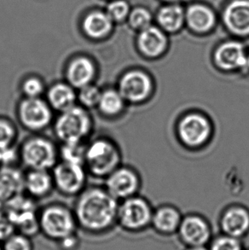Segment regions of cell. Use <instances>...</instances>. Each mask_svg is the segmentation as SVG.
I'll return each mask as SVG.
<instances>
[{"label": "cell", "mask_w": 249, "mask_h": 250, "mask_svg": "<svg viewBox=\"0 0 249 250\" xmlns=\"http://www.w3.org/2000/svg\"><path fill=\"white\" fill-rule=\"evenodd\" d=\"M118 207V201L104 187H86L73 208L78 229L91 236L109 233L117 226Z\"/></svg>", "instance_id": "obj_1"}, {"label": "cell", "mask_w": 249, "mask_h": 250, "mask_svg": "<svg viewBox=\"0 0 249 250\" xmlns=\"http://www.w3.org/2000/svg\"><path fill=\"white\" fill-rule=\"evenodd\" d=\"M52 126L56 138L61 144L86 142L93 131L94 122L88 109L76 104L66 111L58 113Z\"/></svg>", "instance_id": "obj_2"}, {"label": "cell", "mask_w": 249, "mask_h": 250, "mask_svg": "<svg viewBox=\"0 0 249 250\" xmlns=\"http://www.w3.org/2000/svg\"><path fill=\"white\" fill-rule=\"evenodd\" d=\"M121 150L111 139L98 137L86 144L84 166L95 178L105 179L121 166Z\"/></svg>", "instance_id": "obj_3"}, {"label": "cell", "mask_w": 249, "mask_h": 250, "mask_svg": "<svg viewBox=\"0 0 249 250\" xmlns=\"http://www.w3.org/2000/svg\"><path fill=\"white\" fill-rule=\"evenodd\" d=\"M39 226L41 234L54 243L78 231L74 211L61 203H51L40 209Z\"/></svg>", "instance_id": "obj_4"}, {"label": "cell", "mask_w": 249, "mask_h": 250, "mask_svg": "<svg viewBox=\"0 0 249 250\" xmlns=\"http://www.w3.org/2000/svg\"><path fill=\"white\" fill-rule=\"evenodd\" d=\"M21 163L27 170L51 171L59 162L58 147L51 139L42 135L31 136L19 148Z\"/></svg>", "instance_id": "obj_5"}, {"label": "cell", "mask_w": 249, "mask_h": 250, "mask_svg": "<svg viewBox=\"0 0 249 250\" xmlns=\"http://www.w3.org/2000/svg\"><path fill=\"white\" fill-rule=\"evenodd\" d=\"M153 212L146 200L131 196L119 202L117 226L128 233H141L150 227Z\"/></svg>", "instance_id": "obj_6"}, {"label": "cell", "mask_w": 249, "mask_h": 250, "mask_svg": "<svg viewBox=\"0 0 249 250\" xmlns=\"http://www.w3.org/2000/svg\"><path fill=\"white\" fill-rule=\"evenodd\" d=\"M10 218L16 231L27 237H35L40 232L39 211L36 200L24 193L12 200L3 208Z\"/></svg>", "instance_id": "obj_7"}, {"label": "cell", "mask_w": 249, "mask_h": 250, "mask_svg": "<svg viewBox=\"0 0 249 250\" xmlns=\"http://www.w3.org/2000/svg\"><path fill=\"white\" fill-rule=\"evenodd\" d=\"M18 122L31 132H42L52 125L54 111L42 98H22L17 107Z\"/></svg>", "instance_id": "obj_8"}, {"label": "cell", "mask_w": 249, "mask_h": 250, "mask_svg": "<svg viewBox=\"0 0 249 250\" xmlns=\"http://www.w3.org/2000/svg\"><path fill=\"white\" fill-rule=\"evenodd\" d=\"M54 187L66 196H78L87 186V170L84 165L59 161L51 170Z\"/></svg>", "instance_id": "obj_9"}, {"label": "cell", "mask_w": 249, "mask_h": 250, "mask_svg": "<svg viewBox=\"0 0 249 250\" xmlns=\"http://www.w3.org/2000/svg\"><path fill=\"white\" fill-rule=\"evenodd\" d=\"M219 17L225 30L233 37L249 38V0H226Z\"/></svg>", "instance_id": "obj_10"}, {"label": "cell", "mask_w": 249, "mask_h": 250, "mask_svg": "<svg viewBox=\"0 0 249 250\" xmlns=\"http://www.w3.org/2000/svg\"><path fill=\"white\" fill-rule=\"evenodd\" d=\"M176 236L184 247H195L208 246L213 233L211 225L204 217L188 214L183 217Z\"/></svg>", "instance_id": "obj_11"}, {"label": "cell", "mask_w": 249, "mask_h": 250, "mask_svg": "<svg viewBox=\"0 0 249 250\" xmlns=\"http://www.w3.org/2000/svg\"><path fill=\"white\" fill-rule=\"evenodd\" d=\"M219 21V14L208 3L195 1L186 6V27L191 34L198 36L210 34Z\"/></svg>", "instance_id": "obj_12"}, {"label": "cell", "mask_w": 249, "mask_h": 250, "mask_svg": "<svg viewBox=\"0 0 249 250\" xmlns=\"http://www.w3.org/2000/svg\"><path fill=\"white\" fill-rule=\"evenodd\" d=\"M116 88L126 103L139 104L149 97L153 83L146 72L131 69L124 72L120 77Z\"/></svg>", "instance_id": "obj_13"}, {"label": "cell", "mask_w": 249, "mask_h": 250, "mask_svg": "<svg viewBox=\"0 0 249 250\" xmlns=\"http://www.w3.org/2000/svg\"><path fill=\"white\" fill-rule=\"evenodd\" d=\"M178 132L186 146L195 148L208 141L212 134V125L208 119L202 114L190 113L180 121Z\"/></svg>", "instance_id": "obj_14"}, {"label": "cell", "mask_w": 249, "mask_h": 250, "mask_svg": "<svg viewBox=\"0 0 249 250\" xmlns=\"http://www.w3.org/2000/svg\"><path fill=\"white\" fill-rule=\"evenodd\" d=\"M248 53L242 41L236 39L220 43L213 52V60L224 71L248 69Z\"/></svg>", "instance_id": "obj_15"}, {"label": "cell", "mask_w": 249, "mask_h": 250, "mask_svg": "<svg viewBox=\"0 0 249 250\" xmlns=\"http://www.w3.org/2000/svg\"><path fill=\"white\" fill-rule=\"evenodd\" d=\"M98 75L97 63L85 55L71 58L64 68V81L76 90L95 83Z\"/></svg>", "instance_id": "obj_16"}, {"label": "cell", "mask_w": 249, "mask_h": 250, "mask_svg": "<svg viewBox=\"0 0 249 250\" xmlns=\"http://www.w3.org/2000/svg\"><path fill=\"white\" fill-rule=\"evenodd\" d=\"M138 187V174L126 167H119L105 178V189L118 202L135 196Z\"/></svg>", "instance_id": "obj_17"}, {"label": "cell", "mask_w": 249, "mask_h": 250, "mask_svg": "<svg viewBox=\"0 0 249 250\" xmlns=\"http://www.w3.org/2000/svg\"><path fill=\"white\" fill-rule=\"evenodd\" d=\"M136 44L138 51L145 58H160L168 48V34L153 24L150 27L138 32Z\"/></svg>", "instance_id": "obj_18"}, {"label": "cell", "mask_w": 249, "mask_h": 250, "mask_svg": "<svg viewBox=\"0 0 249 250\" xmlns=\"http://www.w3.org/2000/svg\"><path fill=\"white\" fill-rule=\"evenodd\" d=\"M220 233L243 240L249 235V210L232 206L224 211L219 220Z\"/></svg>", "instance_id": "obj_19"}, {"label": "cell", "mask_w": 249, "mask_h": 250, "mask_svg": "<svg viewBox=\"0 0 249 250\" xmlns=\"http://www.w3.org/2000/svg\"><path fill=\"white\" fill-rule=\"evenodd\" d=\"M154 22L168 35L179 34L186 27L185 4L162 3L154 15Z\"/></svg>", "instance_id": "obj_20"}, {"label": "cell", "mask_w": 249, "mask_h": 250, "mask_svg": "<svg viewBox=\"0 0 249 250\" xmlns=\"http://www.w3.org/2000/svg\"><path fill=\"white\" fill-rule=\"evenodd\" d=\"M25 193L24 173L13 167L0 168V208H4L8 203Z\"/></svg>", "instance_id": "obj_21"}, {"label": "cell", "mask_w": 249, "mask_h": 250, "mask_svg": "<svg viewBox=\"0 0 249 250\" xmlns=\"http://www.w3.org/2000/svg\"><path fill=\"white\" fill-rule=\"evenodd\" d=\"M44 95V99L54 112L66 111L77 104V90L65 81L51 84Z\"/></svg>", "instance_id": "obj_22"}, {"label": "cell", "mask_w": 249, "mask_h": 250, "mask_svg": "<svg viewBox=\"0 0 249 250\" xmlns=\"http://www.w3.org/2000/svg\"><path fill=\"white\" fill-rule=\"evenodd\" d=\"M182 219L174 207L162 206L153 212L150 227L162 237H172L177 234Z\"/></svg>", "instance_id": "obj_23"}, {"label": "cell", "mask_w": 249, "mask_h": 250, "mask_svg": "<svg viewBox=\"0 0 249 250\" xmlns=\"http://www.w3.org/2000/svg\"><path fill=\"white\" fill-rule=\"evenodd\" d=\"M54 188L51 171L32 169L27 170V173H24L25 193L34 199L46 197Z\"/></svg>", "instance_id": "obj_24"}, {"label": "cell", "mask_w": 249, "mask_h": 250, "mask_svg": "<svg viewBox=\"0 0 249 250\" xmlns=\"http://www.w3.org/2000/svg\"><path fill=\"white\" fill-rule=\"evenodd\" d=\"M115 22L104 11H92L84 17L82 29L89 39L100 41L109 36Z\"/></svg>", "instance_id": "obj_25"}, {"label": "cell", "mask_w": 249, "mask_h": 250, "mask_svg": "<svg viewBox=\"0 0 249 250\" xmlns=\"http://www.w3.org/2000/svg\"><path fill=\"white\" fill-rule=\"evenodd\" d=\"M125 104L126 102L117 88H104L97 109L106 118H115L124 111Z\"/></svg>", "instance_id": "obj_26"}, {"label": "cell", "mask_w": 249, "mask_h": 250, "mask_svg": "<svg viewBox=\"0 0 249 250\" xmlns=\"http://www.w3.org/2000/svg\"><path fill=\"white\" fill-rule=\"evenodd\" d=\"M87 142L62 143L58 147L59 161L84 165Z\"/></svg>", "instance_id": "obj_27"}, {"label": "cell", "mask_w": 249, "mask_h": 250, "mask_svg": "<svg viewBox=\"0 0 249 250\" xmlns=\"http://www.w3.org/2000/svg\"><path fill=\"white\" fill-rule=\"evenodd\" d=\"M126 22L132 30L138 33L154 24V14L147 7L136 6L131 8Z\"/></svg>", "instance_id": "obj_28"}, {"label": "cell", "mask_w": 249, "mask_h": 250, "mask_svg": "<svg viewBox=\"0 0 249 250\" xmlns=\"http://www.w3.org/2000/svg\"><path fill=\"white\" fill-rule=\"evenodd\" d=\"M46 86L44 80L39 75H27L21 81L20 91L23 98H42L45 93Z\"/></svg>", "instance_id": "obj_29"}, {"label": "cell", "mask_w": 249, "mask_h": 250, "mask_svg": "<svg viewBox=\"0 0 249 250\" xmlns=\"http://www.w3.org/2000/svg\"><path fill=\"white\" fill-rule=\"evenodd\" d=\"M101 93V88L96 83L81 88L77 91V104L88 110L97 108Z\"/></svg>", "instance_id": "obj_30"}, {"label": "cell", "mask_w": 249, "mask_h": 250, "mask_svg": "<svg viewBox=\"0 0 249 250\" xmlns=\"http://www.w3.org/2000/svg\"><path fill=\"white\" fill-rule=\"evenodd\" d=\"M208 248V250H246L247 249L242 239L222 233L213 236Z\"/></svg>", "instance_id": "obj_31"}, {"label": "cell", "mask_w": 249, "mask_h": 250, "mask_svg": "<svg viewBox=\"0 0 249 250\" xmlns=\"http://www.w3.org/2000/svg\"><path fill=\"white\" fill-rule=\"evenodd\" d=\"M131 7L126 0H112L106 9V13L114 22L121 23L127 20Z\"/></svg>", "instance_id": "obj_32"}, {"label": "cell", "mask_w": 249, "mask_h": 250, "mask_svg": "<svg viewBox=\"0 0 249 250\" xmlns=\"http://www.w3.org/2000/svg\"><path fill=\"white\" fill-rule=\"evenodd\" d=\"M17 139V126L9 119L0 117V149L15 146Z\"/></svg>", "instance_id": "obj_33"}, {"label": "cell", "mask_w": 249, "mask_h": 250, "mask_svg": "<svg viewBox=\"0 0 249 250\" xmlns=\"http://www.w3.org/2000/svg\"><path fill=\"white\" fill-rule=\"evenodd\" d=\"M3 250H34L33 238L15 232L2 243Z\"/></svg>", "instance_id": "obj_34"}, {"label": "cell", "mask_w": 249, "mask_h": 250, "mask_svg": "<svg viewBox=\"0 0 249 250\" xmlns=\"http://www.w3.org/2000/svg\"><path fill=\"white\" fill-rule=\"evenodd\" d=\"M20 161L19 149L15 146L0 149V168L3 167H13Z\"/></svg>", "instance_id": "obj_35"}, {"label": "cell", "mask_w": 249, "mask_h": 250, "mask_svg": "<svg viewBox=\"0 0 249 250\" xmlns=\"http://www.w3.org/2000/svg\"><path fill=\"white\" fill-rule=\"evenodd\" d=\"M16 232V228L3 208H0V243L6 240Z\"/></svg>", "instance_id": "obj_36"}, {"label": "cell", "mask_w": 249, "mask_h": 250, "mask_svg": "<svg viewBox=\"0 0 249 250\" xmlns=\"http://www.w3.org/2000/svg\"><path fill=\"white\" fill-rule=\"evenodd\" d=\"M59 250H79L81 248V237L77 233L72 234L56 243Z\"/></svg>", "instance_id": "obj_37"}, {"label": "cell", "mask_w": 249, "mask_h": 250, "mask_svg": "<svg viewBox=\"0 0 249 250\" xmlns=\"http://www.w3.org/2000/svg\"><path fill=\"white\" fill-rule=\"evenodd\" d=\"M162 3H185L188 2L189 0H160Z\"/></svg>", "instance_id": "obj_38"}, {"label": "cell", "mask_w": 249, "mask_h": 250, "mask_svg": "<svg viewBox=\"0 0 249 250\" xmlns=\"http://www.w3.org/2000/svg\"><path fill=\"white\" fill-rule=\"evenodd\" d=\"M183 250H208V246H195V247H184Z\"/></svg>", "instance_id": "obj_39"}, {"label": "cell", "mask_w": 249, "mask_h": 250, "mask_svg": "<svg viewBox=\"0 0 249 250\" xmlns=\"http://www.w3.org/2000/svg\"><path fill=\"white\" fill-rule=\"evenodd\" d=\"M248 69H249V54L248 55Z\"/></svg>", "instance_id": "obj_40"}, {"label": "cell", "mask_w": 249, "mask_h": 250, "mask_svg": "<svg viewBox=\"0 0 249 250\" xmlns=\"http://www.w3.org/2000/svg\"><path fill=\"white\" fill-rule=\"evenodd\" d=\"M0 250H3V249H2V244L0 243Z\"/></svg>", "instance_id": "obj_41"}, {"label": "cell", "mask_w": 249, "mask_h": 250, "mask_svg": "<svg viewBox=\"0 0 249 250\" xmlns=\"http://www.w3.org/2000/svg\"><path fill=\"white\" fill-rule=\"evenodd\" d=\"M246 250H249V248H247Z\"/></svg>", "instance_id": "obj_42"}]
</instances>
